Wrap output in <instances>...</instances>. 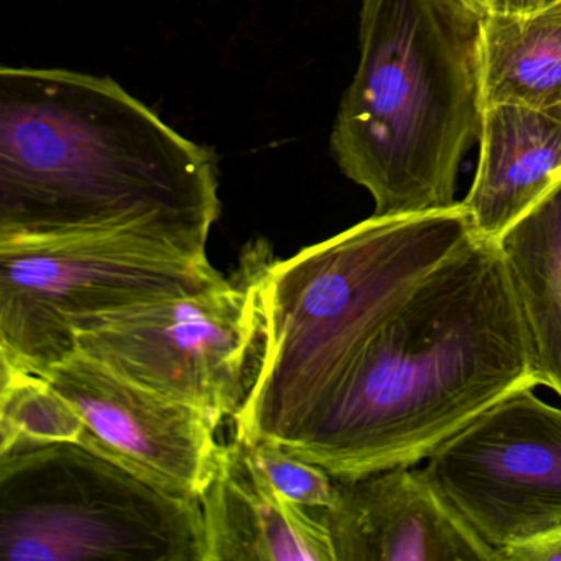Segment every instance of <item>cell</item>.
<instances>
[{
	"mask_svg": "<svg viewBox=\"0 0 561 561\" xmlns=\"http://www.w3.org/2000/svg\"><path fill=\"white\" fill-rule=\"evenodd\" d=\"M538 386L497 242L472 232L336 363L232 435L356 479L425 461L489 407Z\"/></svg>",
	"mask_w": 561,
	"mask_h": 561,
	"instance_id": "6da1fadb",
	"label": "cell"
},
{
	"mask_svg": "<svg viewBox=\"0 0 561 561\" xmlns=\"http://www.w3.org/2000/svg\"><path fill=\"white\" fill-rule=\"evenodd\" d=\"M215 153L107 77L0 71V239L129 231L206 252Z\"/></svg>",
	"mask_w": 561,
	"mask_h": 561,
	"instance_id": "7a4b0ae2",
	"label": "cell"
},
{
	"mask_svg": "<svg viewBox=\"0 0 561 561\" xmlns=\"http://www.w3.org/2000/svg\"><path fill=\"white\" fill-rule=\"evenodd\" d=\"M469 0H363L360 58L331 134L341 172L377 216L456 205L481 136V25Z\"/></svg>",
	"mask_w": 561,
	"mask_h": 561,
	"instance_id": "3957f363",
	"label": "cell"
},
{
	"mask_svg": "<svg viewBox=\"0 0 561 561\" xmlns=\"http://www.w3.org/2000/svg\"><path fill=\"white\" fill-rule=\"evenodd\" d=\"M0 560L206 561L202 504L80 443L0 456Z\"/></svg>",
	"mask_w": 561,
	"mask_h": 561,
	"instance_id": "277c9868",
	"label": "cell"
},
{
	"mask_svg": "<svg viewBox=\"0 0 561 561\" xmlns=\"http://www.w3.org/2000/svg\"><path fill=\"white\" fill-rule=\"evenodd\" d=\"M226 282L206 252L140 232L0 239V360L42 373L101 318Z\"/></svg>",
	"mask_w": 561,
	"mask_h": 561,
	"instance_id": "5b68a950",
	"label": "cell"
},
{
	"mask_svg": "<svg viewBox=\"0 0 561 561\" xmlns=\"http://www.w3.org/2000/svg\"><path fill=\"white\" fill-rule=\"evenodd\" d=\"M257 341L254 287L241 261L221 287L140 305L88 324L77 350L218 419L238 413Z\"/></svg>",
	"mask_w": 561,
	"mask_h": 561,
	"instance_id": "8992f818",
	"label": "cell"
},
{
	"mask_svg": "<svg viewBox=\"0 0 561 561\" xmlns=\"http://www.w3.org/2000/svg\"><path fill=\"white\" fill-rule=\"evenodd\" d=\"M534 389L489 407L423 468L495 553L561 531V407Z\"/></svg>",
	"mask_w": 561,
	"mask_h": 561,
	"instance_id": "52a82bcc",
	"label": "cell"
},
{
	"mask_svg": "<svg viewBox=\"0 0 561 561\" xmlns=\"http://www.w3.org/2000/svg\"><path fill=\"white\" fill-rule=\"evenodd\" d=\"M38 374L80 412V445L167 494L202 497L225 448L218 419L139 386L80 350Z\"/></svg>",
	"mask_w": 561,
	"mask_h": 561,
	"instance_id": "ba28073f",
	"label": "cell"
},
{
	"mask_svg": "<svg viewBox=\"0 0 561 561\" xmlns=\"http://www.w3.org/2000/svg\"><path fill=\"white\" fill-rule=\"evenodd\" d=\"M336 502L314 511L336 561H495L425 469L397 466L336 479Z\"/></svg>",
	"mask_w": 561,
	"mask_h": 561,
	"instance_id": "9c48e42d",
	"label": "cell"
},
{
	"mask_svg": "<svg viewBox=\"0 0 561 561\" xmlns=\"http://www.w3.org/2000/svg\"><path fill=\"white\" fill-rule=\"evenodd\" d=\"M199 504L206 561H336L320 515L278 494L236 436Z\"/></svg>",
	"mask_w": 561,
	"mask_h": 561,
	"instance_id": "30bf717a",
	"label": "cell"
},
{
	"mask_svg": "<svg viewBox=\"0 0 561 561\" xmlns=\"http://www.w3.org/2000/svg\"><path fill=\"white\" fill-rule=\"evenodd\" d=\"M560 183L561 107H485L474 182L461 202L472 232L495 241Z\"/></svg>",
	"mask_w": 561,
	"mask_h": 561,
	"instance_id": "8fae6325",
	"label": "cell"
},
{
	"mask_svg": "<svg viewBox=\"0 0 561 561\" xmlns=\"http://www.w3.org/2000/svg\"><path fill=\"white\" fill-rule=\"evenodd\" d=\"M540 386L561 399V183L497 239Z\"/></svg>",
	"mask_w": 561,
	"mask_h": 561,
	"instance_id": "7c38bea8",
	"label": "cell"
},
{
	"mask_svg": "<svg viewBox=\"0 0 561 561\" xmlns=\"http://www.w3.org/2000/svg\"><path fill=\"white\" fill-rule=\"evenodd\" d=\"M481 60L484 107H561V2L482 15Z\"/></svg>",
	"mask_w": 561,
	"mask_h": 561,
	"instance_id": "4fadbf2b",
	"label": "cell"
},
{
	"mask_svg": "<svg viewBox=\"0 0 561 561\" xmlns=\"http://www.w3.org/2000/svg\"><path fill=\"white\" fill-rule=\"evenodd\" d=\"M0 456L81 443L77 407L41 374L0 360Z\"/></svg>",
	"mask_w": 561,
	"mask_h": 561,
	"instance_id": "5bb4252c",
	"label": "cell"
},
{
	"mask_svg": "<svg viewBox=\"0 0 561 561\" xmlns=\"http://www.w3.org/2000/svg\"><path fill=\"white\" fill-rule=\"evenodd\" d=\"M241 442L252 466L288 501L310 511L330 508L336 502V479L327 469L274 443Z\"/></svg>",
	"mask_w": 561,
	"mask_h": 561,
	"instance_id": "9a60e30c",
	"label": "cell"
},
{
	"mask_svg": "<svg viewBox=\"0 0 561 561\" xmlns=\"http://www.w3.org/2000/svg\"><path fill=\"white\" fill-rule=\"evenodd\" d=\"M495 561H561V531L495 553Z\"/></svg>",
	"mask_w": 561,
	"mask_h": 561,
	"instance_id": "2e32d148",
	"label": "cell"
},
{
	"mask_svg": "<svg viewBox=\"0 0 561 561\" xmlns=\"http://www.w3.org/2000/svg\"><path fill=\"white\" fill-rule=\"evenodd\" d=\"M561 0H495L491 12H504V14H522V12L540 11L548 5L557 4ZM488 14V12H485Z\"/></svg>",
	"mask_w": 561,
	"mask_h": 561,
	"instance_id": "e0dca14e",
	"label": "cell"
},
{
	"mask_svg": "<svg viewBox=\"0 0 561 561\" xmlns=\"http://www.w3.org/2000/svg\"><path fill=\"white\" fill-rule=\"evenodd\" d=\"M471 4H474L476 8L479 9V11L484 12H491L492 8H494L495 0H469Z\"/></svg>",
	"mask_w": 561,
	"mask_h": 561,
	"instance_id": "ac0fdd59",
	"label": "cell"
}]
</instances>
